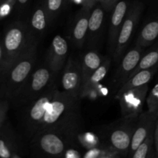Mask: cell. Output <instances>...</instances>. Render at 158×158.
I'll use <instances>...</instances> for the list:
<instances>
[{
    "mask_svg": "<svg viewBox=\"0 0 158 158\" xmlns=\"http://www.w3.org/2000/svg\"><path fill=\"white\" fill-rule=\"evenodd\" d=\"M118 2L119 0H100L102 7L107 12L112 11Z\"/></svg>",
    "mask_w": 158,
    "mask_h": 158,
    "instance_id": "f1b7e54d",
    "label": "cell"
},
{
    "mask_svg": "<svg viewBox=\"0 0 158 158\" xmlns=\"http://www.w3.org/2000/svg\"><path fill=\"white\" fill-rule=\"evenodd\" d=\"M154 132L152 133L127 158H150L154 153Z\"/></svg>",
    "mask_w": 158,
    "mask_h": 158,
    "instance_id": "cb8c5ba5",
    "label": "cell"
},
{
    "mask_svg": "<svg viewBox=\"0 0 158 158\" xmlns=\"http://www.w3.org/2000/svg\"><path fill=\"white\" fill-rule=\"evenodd\" d=\"M59 87L57 82L52 85L43 95L35 100L23 106L20 123H21V134L25 141L27 142L35 135L38 131L40 123L46 116V112L55 97Z\"/></svg>",
    "mask_w": 158,
    "mask_h": 158,
    "instance_id": "52a82bcc",
    "label": "cell"
},
{
    "mask_svg": "<svg viewBox=\"0 0 158 158\" xmlns=\"http://www.w3.org/2000/svg\"><path fill=\"white\" fill-rule=\"evenodd\" d=\"M80 100L59 89L36 133L63 128L81 129Z\"/></svg>",
    "mask_w": 158,
    "mask_h": 158,
    "instance_id": "7a4b0ae2",
    "label": "cell"
},
{
    "mask_svg": "<svg viewBox=\"0 0 158 158\" xmlns=\"http://www.w3.org/2000/svg\"><path fill=\"white\" fill-rule=\"evenodd\" d=\"M146 103L148 104V110L150 112H158V83L150 91L147 97Z\"/></svg>",
    "mask_w": 158,
    "mask_h": 158,
    "instance_id": "484cf974",
    "label": "cell"
},
{
    "mask_svg": "<svg viewBox=\"0 0 158 158\" xmlns=\"http://www.w3.org/2000/svg\"><path fill=\"white\" fill-rule=\"evenodd\" d=\"M38 44L17 59L0 77V99L12 101L36 67Z\"/></svg>",
    "mask_w": 158,
    "mask_h": 158,
    "instance_id": "3957f363",
    "label": "cell"
},
{
    "mask_svg": "<svg viewBox=\"0 0 158 158\" xmlns=\"http://www.w3.org/2000/svg\"><path fill=\"white\" fill-rule=\"evenodd\" d=\"M28 155L26 142L6 122L0 130V158L23 157Z\"/></svg>",
    "mask_w": 158,
    "mask_h": 158,
    "instance_id": "30bf717a",
    "label": "cell"
},
{
    "mask_svg": "<svg viewBox=\"0 0 158 158\" xmlns=\"http://www.w3.org/2000/svg\"><path fill=\"white\" fill-rule=\"evenodd\" d=\"M80 128H63L40 131L27 142L30 158H65L77 146Z\"/></svg>",
    "mask_w": 158,
    "mask_h": 158,
    "instance_id": "6da1fadb",
    "label": "cell"
},
{
    "mask_svg": "<svg viewBox=\"0 0 158 158\" xmlns=\"http://www.w3.org/2000/svg\"><path fill=\"white\" fill-rule=\"evenodd\" d=\"M2 40L5 52L4 71L39 43L32 35L27 22L21 19L14 20L5 27Z\"/></svg>",
    "mask_w": 158,
    "mask_h": 158,
    "instance_id": "277c9868",
    "label": "cell"
},
{
    "mask_svg": "<svg viewBox=\"0 0 158 158\" xmlns=\"http://www.w3.org/2000/svg\"><path fill=\"white\" fill-rule=\"evenodd\" d=\"M149 86L148 84L138 86L123 93L117 98L122 117L139 115L141 114L146 103Z\"/></svg>",
    "mask_w": 158,
    "mask_h": 158,
    "instance_id": "7c38bea8",
    "label": "cell"
},
{
    "mask_svg": "<svg viewBox=\"0 0 158 158\" xmlns=\"http://www.w3.org/2000/svg\"><path fill=\"white\" fill-rule=\"evenodd\" d=\"M155 145V148H156V150H157V153L158 154V143H157V144H154Z\"/></svg>",
    "mask_w": 158,
    "mask_h": 158,
    "instance_id": "d590c367",
    "label": "cell"
},
{
    "mask_svg": "<svg viewBox=\"0 0 158 158\" xmlns=\"http://www.w3.org/2000/svg\"><path fill=\"white\" fill-rule=\"evenodd\" d=\"M150 158H158V154L157 153H155L154 151V153H153L152 155H151V157Z\"/></svg>",
    "mask_w": 158,
    "mask_h": 158,
    "instance_id": "e575fe53",
    "label": "cell"
},
{
    "mask_svg": "<svg viewBox=\"0 0 158 158\" xmlns=\"http://www.w3.org/2000/svg\"><path fill=\"white\" fill-rule=\"evenodd\" d=\"M56 77L46 61L36 66L10 103V106L21 108L35 100L56 83Z\"/></svg>",
    "mask_w": 158,
    "mask_h": 158,
    "instance_id": "8992f818",
    "label": "cell"
},
{
    "mask_svg": "<svg viewBox=\"0 0 158 158\" xmlns=\"http://www.w3.org/2000/svg\"><path fill=\"white\" fill-rule=\"evenodd\" d=\"M27 23L32 35L39 42L51 23L44 3L35 8L31 14V16L29 17V19L27 21Z\"/></svg>",
    "mask_w": 158,
    "mask_h": 158,
    "instance_id": "ac0fdd59",
    "label": "cell"
},
{
    "mask_svg": "<svg viewBox=\"0 0 158 158\" xmlns=\"http://www.w3.org/2000/svg\"><path fill=\"white\" fill-rule=\"evenodd\" d=\"M14 158H23V157H14Z\"/></svg>",
    "mask_w": 158,
    "mask_h": 158,
    "instance_id": "8d00e7d4",
    "label": "cell"
},
{
    "mask_svg": "<svg viewBox=\"0 0 158 158\" xmlns=\"http://www.w3.org/2000/svg\"><path fill=\"white\" fill-rule=\"evenodd\" d=\"M110 65L111 60L109 57L106 56L103 59V63H101L100 67L86 80V81L83 84V89H82V98L89 94L101 80L104 79L110 68Z\"/></svg>",
    "mask_w": 158,
    "mask_h": 158,
    "instance_id": "ffe728a7",
    "label": "cell"
},
{
    "mask_svg": "<svg viewBox=\"0 0 158 158\" xmlns=\"http://www.w3.org/2000/svg\"><path fill=\"white\" fill-rule=\"evenodd\" d=\"M158 69V66H154V67L150 68V69H143V70L140 71V72L137 73L130 77L126 83L122 86V87L119 89L118 92L115 94V98H118L120 96H121L123 93L127 92V91L132 89L134 88L138 87V86H143L149 83V82L152 80L154 76L157 73Z\"/></svg>",
    "mask_w": 158,
    "mask_h": 158,
    "instance_id": "d6986e66",
    "label": "cell"
},
{
    "mask_svg": "<svg viewBox=\"0 0 158 158\" xmlns=\"http://www.w3.org/2000/svg\"><path fill=\"white\" fill-rule=\"evenodd\" d=\"M103 60L100 54L95 51H89L85 54L83 60H81L83 84L86 80L100 67L103 63Z\"/></svg>",
    "mask_w": 158,
    "mask_h": 158,
    "instance_id": "7402d4cb",
    "label": "cell"
},
{
    "mask_svg": "<svg viewBox=\"0 0 158 158\" xmlns=\"http://www.w3.org/2000/svg\"><path fill=\"white\" fill-rule=\"evenodd\" d=\"M158 143V120L156 123L155 130H154V144H157Z\"/></svg>",
    "mask_w": 158,
    "mask_h": 158,
    "instance_id": "d6a6232c",
    "label": "cell"
},
{
    "mask_svg": "<svg viewBox=\"0 0 158 158\" xmlns=\"http://www.w3.org/2000/svg\"><path fill=\"white\" fill-rule=\"evenodd\" d=\"M90 12L91 6H84L74 19L71 30V38L73 44L78 49L83 48L86 43Z\"/></svg>",
    "mask_w": 158,
    "mask_h": 158,
    "instance_id": "2e32d148",
    "label": "cell"
},
{
    "mask_svg": "<svg viewBox=\"0 0 158 158\" xmlns=\"http://www.w3.org/2000/svg\"><path fill=\"white\" fill-rule=\"evenodd\" d=\"M129 10V5L126 1H119L112 10L108 32V51L113 56L117 46V40Z\"/></svg>",
    "mask_w": 158,
    "mask_h": 158,
    "instance_id": "9a60e30c",
    "label": "cell"
},
{
    "mask_svg": "<svg viewBox=\"0 0 158 158\" xmlns=\"http://www.w3.org/2000/svg\"><path fill=\"white\" fill-rule=\"evenodd\" d=\"M28 2H29V0H16L17 12H23V10L25 9L26 5H27Z\"/></svg>",
    "mask_w": 158,
    "mask_h": 158,
    "instance_id": "4dcf8cb0",
    "label": "cell"
},
{
    "mask_svg": "<svg viewBox=\"0 0 158 158\" xmlns=\"http://www.w3.org/2000/svg\"><path fill=\"white\" fill-rule=\"evenodd\" d=\"M143 48L135 45L134 47L130 49L124 54L119 64L117 65V71L114 73L112 80V91L117 94L119 89L129 79L134 73L137 65L143 56Z\"/></svg>",
    "mask_w": 158,
    "mask_h": 158,
    "instance_id": "8fae6325",
    "label": "cell"
},
{
    "mask_svg": "<svg viewBox=\"0 0 158 158\" xmlns=\"http://www.w3.org/2000/svg\"><path fill=\"white\" fill-rule=\"evenodd\" d=\"M104 25V11L101 6H97L91 10L88 26L86 43L88 46L94 48L98 46Z\"/></svg>",
    "mask_w": 158,
    "mask_h": 158,
    "instance_id": "e0dca14e",
    "label": "cell"
},
{
    "mask_svg": "<svg viewBox=\"0 0 158 158\" xmlns=\"http://www.w3.org/2000/svg\"><path fill=\"white\" fill-rule=\"evenodd\" d=\"M139 115L122 117L101 130L100 146L120 157H127Z\"/></svg>",
    "mask_w": 158,
    "mask_h": 158,
    "instance_id": "5b68a950",
    "label": "cell"
},
{
    "mask_svg": "<svg viewBox=\"0 0 158 158\" xmlns=\"http://www.w3.org/2000/svg\"><path fill=\"white\" fill-rule=\"evenodd\" d=\"M158 66V42L152 49L149 51L146 55H143L140 60V63L137 65V68L131 75V77L143 69H150V68ZM129 77V78H130Z\"/></svg>",
    "mask_w": 158,
    "mask_h": 158,
    "instance_id": "603a6c76",
    "label": "cell"
},
{
    "mask_svg": "<svg viewBox=\"0 0 158 158\" xmlns=\"http://www.w3.org/2000/svg\"><path fill=\"white\" fill-rule=\"evenodd\" d=\"M10 107V103L8 100L0 99V130L3 127L7 120V114Z\"/></svg>",
    "mask_w": 158,
    "mask_h": 158,
    "instance_id": "4316f807",
    "label": "cell"
},
{
    "mask_svg": "<svg viewBox=\"0 0 158 158\" xmlns=\"http://www.w3.org/2000/svg\"><path fill=\"white\" fill-rule=\"evenodd\" d=\"M83 79L81 60L69 56L60 77V91L77 99H82Z\"/></svg>",
    "mask_w": 158,
    "mask_h": 158,
    "instance_id": "9c48e42d",
    "label": "cell"
},
{
    "mask_svg": "<svg viewBox=\"0 0 158 158\" xmlns=\"http://www.w3.org/2000/svg\"><path fill=\"white\" fill-rule=\"evenodd\" d=\"M142 12H143V4L138 2H135L131 8H129V10L119 33L117 40V46L112 56L115 65H118L124 56L128 45L131 43L133 35L135 32L136 28L140 21Z\"/></svg>",
    "mask_w": 158,
    "mask_h": 158,
    "instance_id": "ba28073f",
    "label": "cell"
},
{
    "mask_svg": "<svg viewBox=\"0 0 158 158\" xmlns=\"http://www.w3.org/2000/svg\"><path fill=\"white\" fill-rule=\"evenodd\" d=\"M116 157H120V156L117 155L115 153L109 152L107 154H105L102 158H116Z\"/></svg>",
    "mask_w": 158,
    "mask_h": 158,
    "instance_id": "836d02e7",
    "label": "cell"
},
{
    "mask_svg": "<svg viewBox=\"0 0 158 158\" xmlns=\"http://www.w3.org/2000/svg\"><path fill=\"white\" fill-rule=\"evenodd\" d=\"M109 150L106 149V148H103L100 146V148H94L91 149L89 152L86 154L84 158H102L105 155V152L108 151Z\"/></svg>",
    "mask_w": 158,
    "mask_h": 158,
    "instance_id": "83f0119b",
    "label": "cell"
},
{
    "mask_svg": "<svg viewBox=\"0 0 158 158\" xmlns=\"http://www.w3.org/2000/svg\"><path fill=\"white\" fill-rule=\"evenodd\" d=\"M5 69V52L3 48L2 35L0 34V77L2 74Z\"/></svg>",
    "mask_w": 158,
    "mask_h": 158,
    "instance_id": "f546056e",
    "label": "cell"
},
{
    "mask_svg": "<svg viewBox=\"0 0 158 158\" xmlns=\"http://www.w3.org/2000/svg\"><path fill=\"white\" fill-rule=\"evenodd\" d=\"M158 39V19L147 23L139 34L136 45L141 48L151 46Z\"/></svg>",
    "mask_w": 158,
    "mask_h": 158,
    "instance_id": "44dd1931",
    "label": "cell"
},
{
    "mask_svg": "<svg viewBox=\"0 0 158 158\" xmlns=\"http://www.w3.org/2000/svg\"><path fill=\"white\" fill-rule=\"evenodd\" d=\"M65 158H80V155L74 150V148H72L67 151Z\"/></svg>",
    "mask_w": 158,
    "mask_h": 158,
    "instance_id": "1f68e13d",
    "label": "cell"
},
{
    "mask_svg": "<svg viewBox=\"0 0 158 158\" xmlns=\"http://www.w3.org/2000/svg\"><path fill=\"white\" fill-rule=\"evenodd\" d=\"M69 46L66 39L60 35H57L52 39V43L46 54L45 61L50 66L56 75L63 70L67 61Z\"/></svg>",
    "mask_w": 158,
    "mask_h": 158,
    "instance_id": "5bb4252c",
    "label": "cell"
},
{
    "mask_svg": "<svg viewBox=\"0 0 158 158\" xmlns=\"http://www.w3.org/2000/svg\"><path fill=\"white\" fill-rule=\"evenodd\" d=\"M157 120L158 112L153 113L147 110L139 114L127 157L131 156L152 133L154 132Z\"/></svg>",
    "mask_w": 158,
    "mask_h": 158,
    "instance_id": "4fadbf2b",
    "label": "cell"
},
{
    "mask_svg": "<svg viewBox=\"0 0 158 158\" xmlns=\"http://www.w3.org/2000/svg\"><path fill=\"white\" fill-rule=\"evenodd\" d=\"M66 0H46L44 2L45 8L50 19L51 23L57 18L64 6Z\"/></svg>",
    "mask_w": 158,
    "mask_h": 158,
    "instance_id": "d4e9b609",
    "label": "cell"
}]
</instances>
